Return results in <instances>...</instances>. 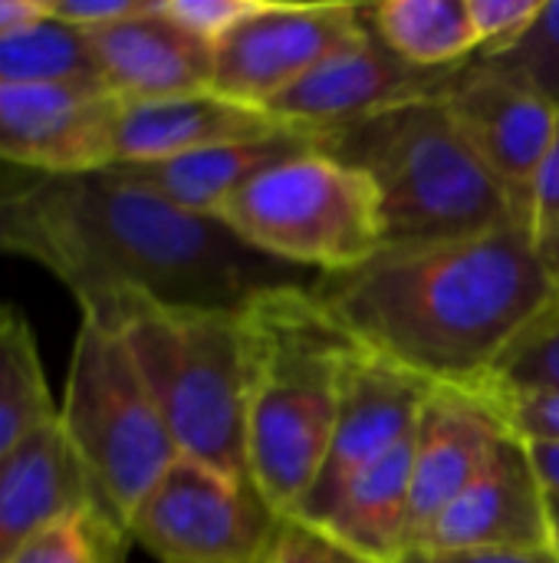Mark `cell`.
<instances>
[{"instance_id":"1","label":"cell","mask_w":559,"mask_h":563,"mask_svg":"<svg viewBox=\"0 0 559 563\" xmlns=\"http://www.w3.org/2000/svg\"><path fill=\"white\" fill-rule=\"evenodd\" d=\"M323 313L362 350L428 386H481L544 317L559 287L527 228H497L441 244L382 247L369 261L320 274Z\"/></svg>"},{"instance_id":"2","label":"cell","mask_w":559,"mask_h":563,"mask_svg":"<svg viewBox=\"0 0 559 563\" xmlns=\"http://www.w3.org/2000/svg\"><path fill=\"white\" fill-rule=\"evenodd\" d=\"M20 257L59 277L79 307L135 297L244 310L320 277L254 251L221 218L185 211L109 172L43 178L23 205Z\"/></svg>"},{"instance_id":"3","label":"cell","mask_w":559,"mask_h":563,"mask_svg":"<svg viewBox=\"0 0 559 563\" xmlns=\"http://www.w3.org/2000/svg\"><path fill=\"white\" fill-rule=\"evenodd\" d=\"M254 303L191 310L112 297L79 307L122 336L178 452L241 482H250L247 412L260 366Z\"/></svg>"},{"instance_id":"4","label":"cell","mask_w":559,"mask_h":563,"mask_svg":"<svg viewBox=\"0 0 559 563\" xmlns=\"http://www.w3.org/2000/svg\"><path fill=\"white\" fill-rule=\"evenodd\" d=\"M310 287H283L254 303L260 366L247 412V478L283 518L306 501L326 465L356 346Z\"/></svg>"},{"instance_id":"5","label":"cell","mask_w":559,"mask_h":563,"mask_svg":"<svg viewBox=\"0 0 559 563\" xmlns=\"http://www.w3.org/2000/svg\"><path fill=\"white\" fill-rule=\"evenodd\" d=\"M316 148L372 181L385 247L441 244L514 224L527 228L507 191L448 119L441 99L320 132Z\"/></svg>"},{"instance_id":"6","label":"cell","mask_w":559,"mask_h":563,"mask_svg":"<svg viewBox=\"0 0 559 563\" xmlns=\"http://www.w3.org/2000/svg\"><path fill=\"white\" fill-rule=\"evenodd\" d=\"M217 218L254 251L310 274L349 271L385 247L372 181L320 148L260 172Z\"/></svg>"},{"instance_id":"7","label":"cell","mask_w":559,"mask_h":563,"mask_svg":"<svg viewBox=\"0 0 559 563\" xmlns=\"http://www.w3.org/2000/svg\"><path fill=\"white\" fill-rule=\"evenodd\" d=\"M59 422L89 468L99 501L125 528L181 455L122 336L89 317L72 343Z\"/></svg>"},{"instance_id":"8","label":"cell","mask_w":559,"mask_h":563,"mask_svg":"<svg viewBox=\"0 0 559 563\" xmlns=\"http://www.w3.org/2000/svg\"><path fill=\"white\" fill-rule=\"evenodd\" d=\"M283 515L250 485L178 455L128 518L158 563H264Z\"/></svg>"},{"instance_id":"9","label":"cell","mask_w":559,"mask_h":563,"mask_svg":"<svg viewBox=\"0 0 559 563\" xmlns=\"http://www.w3.org/2000/svg\"><path fill=\"white\" fill-rule=\"evenodd\" d=\"M362 3H257V10L214 43L211 92L270 109L329 53L359 36Z\"/></svg>"},{"instance_id":"10","label":"cell","mask_w":559,"mask_h":563,"mask_svg":"<svg viewBox=\"0 0 559 563\" xmlns=\"http://www.w3.org/2000/svg\"><path fill=\"white\" fill-rule=\"evenodd\" d=\"M461 66L422 69L402 59L385 40L366 23L359 36L329 53L306 79L283 92L267 112L283 125L306 132H333L412 102L441 99Z\"/></svg>"},{"instance_id":"11","label":"cell","mask_w":559,"mask_h":563,"mask_svg":"<svg viewBox=\"0 0 559 563\" xmlns=\"http://www.w3.org/2000/svg\"><path fill=\"white\" fill-rule=\"evenodd\" d=\"M119 106L102 82L0 86V165L46 178L105 172Z\"/></svg>"},{"instance_id":"12","label":"cell","mask_w":559,"mask_h":563,"mask_svg":"<svg viewBox=\"0 0 559 563\" xmlns=\"http://www.w3.org/2000/svg\"><path fill=\"white\" fill-rule=\"evenodd\" d=\"M441 106L527 224L534 181L554 145L559 109L478 56L461 66Z\"/></svg>"},{"instance_id":"13","label":"cell","mask_w":559,"mask_h":563,"mask_svg":"<svg viewBox=\"0 0 559 563\" xmlns=\"http://www.w3.org/2000/svg\"><path fill=\"white\" fill-rule=\"evenodd\" d=\"M428 389L432 386L425 379L399 369L395 363L356 343L343 369L339 416L326 465L306 501L290 518L313 521L320 511L333 505V498L356 472H362L389 449H395L402 439H409Z\"/></svg>"},{"instance_id":"14","label":"cell","mask_w":559,"mask_h":563,"mask_svg":"<svg viewBox=\"0 0 559 563\" xmlns=\"http://www.w3.org/2000/svg\"><path fill=\"white\" fill-rule=\"evenodd\" d=\"M412 551H550L547 488L527 442L504 435L488 465Z\"/></svg>"},{"instance_id":"15","label":"cell","mask_w":559,"mask_h":563,"mask_svg":"<svg viewBox=\"0 0 559 563\" xmlns=\"http://www.w3.org/2000/svg\"><path fill=\"white\" fill-rule=\"evenodd\" d=\"M511 435L484 396L432 386L412 432V548ZM409 548V551H412Z\"/></svg>"},{"instance_id":"16","label":"cell","mask_w":559,"mask_h":563,"mask_svg":"<svg viewBox=\"0 0 559 563\" xmlns=\"http://www.w3.org/2000/svg\"><path fill=\"white\" fill-rule=\"evenodd\" d=\"M102 86L122 102H155L211 92L214 46L191 36L161 13H152L86 33Z\"/></svg>"},{"instance_id":"17","label":"cell","mask_w":559,"mask_h":563,"mask_svg":"<svg viewBox=\"0 0 559 563\" xmlns=\"http://www.w3.org/2000/svg\"><path fill=\"white\" fill-rule=\"evenodd\" d=\"M102 505L63 422H49L0 455V563L43 528Z\"/></svg>"},{"instance_id":"18","label":"cell","mask_w":559,"mask_h":563,"mask_svg":"<svg viewBox=\"0 0 559 563\" xmlns=\"http://www.w3.org/2000/svg\"><path fill=\"white\" fill-rule=\"evenodd\" d=\"M283 129L290 125H283L270 112L231 102L217 92L155 102H122L112 129V165L165 162L211 145L267 139Z\"/></svg>"},{"instance_id":"19","label":"cell","mask_w":559,"mask_h":563,"mask_svg":"<svg viewBox=\"0 0 559 563\" xmlns=\"http://www.w3.org/2000/svg\"><path fill=\"white\" fill-rule=\"evenodd\" d=\"M320 132L306 129H283L267 139H250V142H227V145H211L201 152L175 155L165 162H145V165H112L105 168L109 175L138 185L185 211L194 214H211L227 205L247 181H254L260 172L273 168L277 162H287L293 155L313 152Z\"/></svg>"},{"instance_id":"20","label":"cell","mask_w":559,"mask_h":563,"mask_svg":"<svg viewBox=\"0 0 559 563\" xmlns=\"http://www.w3.org/2000/svg\"><path fill=\"white\" fill-rule=\"evenodd\" d=\"M303 525L323 531L362 561H402L412 548V435L356 472L333 505Z\"/></svg>"},{"instance_id":"21","label":"cell","mask_w":559,"mask_h":563,"mask_svg":"<svg viewBox=\"0 0 559 563\" xmlns=\"http://www.w3.org/2000/svg\"><path fill=\"white\" fill-rule=\"evenodd\" d=\"M366 23L422 69H455L481 53L468 0H382L366 7Z\"/></svg>"},{"instance_id":"22","label":"cell","mask_w":559,"mask_h":563,"mask_svg":"<svg viewBox=\"0 0 559 563\" xmlns=\"http://www.w3.org/2000/svg\"><path fill=\"white\" fill-rule=\"evenodd\" d=\"M59 419L30 320L0 303V455Z\"/></svg>"},{"instance_id":"23","label":"cell","mask_w":559,"mask_h":563,"mask_svg":"<svg viewBox=\"0 0 559 563\" xmlns=\"http://www.w3.org/2000/svg\"><path fill=\"white\" fill-rule=\"evenodd\" d=\"M102 82L89 36L53 16L0 33V86Z\"/></svg>"},{"instance_id":"24","label":"cell","mask_w":559,"mask_h":563,"mask_svg":"<svg viewBox=\"0 0 559 563\" xmlns=\"http://www.w3.org/2000/svg\"><path fill=\"white\" fill-rule=\"evenodd\" d=\"M128 544V528L105 505H89L43 528L3 563H125Z\"/></svg>"},{"instance_id":"25","label":"cell","mask_w":559,"mask_h":563,"mask_svg":"<svg viewBox=\"0 0 559 563\" xmlns=\"http://www.w3.org/2000/svg\"><path fill=\"white\" fill-rule=\"evenodd\" d=\"M478 59L530 86L540 99L559 109V0H544L537 16L511 43L478 53Z\"/></svg>"},{"instance_id":"26","label":"cell","mask_w":559,"mask_h":563,"mask_svg":"<svg viewBox=\"0 0 559 563\" xmlns=\"http://www.w3.org/2000/svg\"><path fill=\"white\" fill-rule=\"evenodd\" d=\"M481 386L559 393V297L507 350V356L494 366V373Z\"/></svg>"},{"instance_id":"27","label":"cell","mask_w":559,"mask_h":563,"mask_svg":"<svg viewBox=\"0 0 559 563\" xmlns=\"http://www.w3.org/2000/svg\"><path fill=\"white\" fill-rule=\"evenodd\" d=\"M501 416L504 429L521 442H559V393L547 389H494L474 386Z\"/></svg>"},{"instance_id":"28","label":"cell","mask_w":559,"mask_h":563,"mask_svg":"<svg viewBox=\"0 0 559 563\" xmlns=\"http://www.w3.org/2000/svg\"><path fill=\"white\" fill-rule=\"evenodd\" d=\"M527 238L550 274V280L559 287V125L554 145L537 172L534 195H530V214H527Z\"/></svg>"},{"instance_id":"29","label":"cell","mask_w":559,"mask_h":563,"mask_svg":"<svg viewBox=\"0 0 559 563\" xmlns=\"http://www.w3.org/2000/svg\"><path fill=\"white\" fill-rule=\"evenodd\" d=\"M260 0H161V13L204 43H217L231 26L247 20Z\"/></svg>"},{"instance_id":"30","label":"cell","mask_w":559,"mask_h":563,"mask_svg":"<svg viewBox=\"0 0 559 563\" xmlns=\"http://www.w3.org/2000/svg\"><path fill=\"white\" fill-rule=\"evenodd\" d=\"M264 563H369L359 554L346 551L343 544H336L333 538H326L323 531L297 521V518H283L277 528V538L267 551Z\"/></svg>"},{"instance_id":"31","label":"cell","mask_w":559,"mask_h":563,"mask_svg":"<svg viewBox=\"0 0 559 563\" xmlns=\"http://www.w3.org/2000/svg\"><path fill=\"white\" fill-rule=\"evenodd\" d=\"M544 7V0H468V16L481 53L511 43Z\"/></svg>"},{"instance_id":"32","label":"cell","mask_w":559,"mask_h":563,"mask_svg":"<svg viewBox=\"0 0 559 563\" xmlns=\"http://www.w3.org/2000/svg\"><path fill=\"white\" fill-rule=\"evenodd\" d=\"M155 3L158 0H49V16L72 30L92 33L152 13Z\"/></svg>"},{"instance_id":"33","label":"cell","mask_w":559,"mask_h":563,"mask_svg":"<svg viewBox=\"0 0 559 563\" xmlns=\"http://www.w3.org/2000/svg\"><path fill=\"white\" fill-rule=\"evenodd\" d=\"M46 175H23L0 181V254H20L23 241V205Z\"/></svg>"},{"instance_id":"34","label":"cell","mask_w":559,"mask_h":563,"mask_svg":"<svg viewBox=\"0 0 559 563\" xmlns=\"http://www.w3.org/2000/svg\"><path fill=\"white\" fill-rule=\"evenodd\" d=\"M399 563H559L554 551H409Z\"/></svg>"},{"instance_id":"35","label":"cell","mask_w":559,"mask_h":563,"mask_svg":"<svg viewBox=\"0 0 559 563\" xmlns=\"http://www.w3.org/2000/svg\"><path fill=\"white\" fill-rule=\"evenodd\" d=\"M49 16V0H0V33L46 20Z\"/></svg>"},{"instance_id":"36","label":"cell","mask_w":559,"mask_h":563,"mask_svg":"<svg viewBox=\"0 0 559 563\" xmlns=\"http://www.w3.org/2000/svg\"><path fill=\"white\" fill-rule=\"evenodd\" d=\"M527 452L547 495L559 498V442H527Z\"/></svg>"},{"instance_id":"37","label":"cell","mask_w":559,"mask_h":563,"mask_svg":"<svg viewBox=\"0 0 559 563\" xmlns=\"http://www.w3.org/2000/svg\"><path fill=\"white\" fill-rule=\"evenodd\" d=\"M547 515H550V551L559 558V498L547 495Z\"/></svg>"},{"instance_id":"38","label":"cell","mask_w":559,"mask_h":563,"mask_svg":"<svg viewBox=\"0 0 559 563\" xmlns=\"http://www.w3.org/2000/svg\"><path fill=\"white\" fill-rule=\"evenodd\" d=\"M23 175H36V172H23V168H10V165H0V181H13V178H23Z\"/></svg>"}]
</instances>
